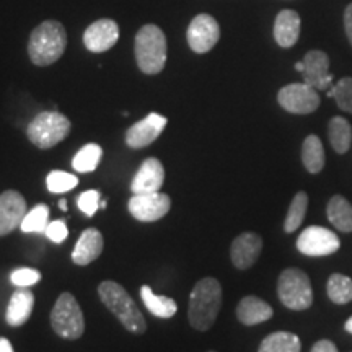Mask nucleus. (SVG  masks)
<instances>
[{"label":"nucleus","instance_id":"1","mask_svg":"<svg viewBox=\"0 0 352 352\" xmlns=\"http://www.w3.org/2000/svg\"><path fill=\"white\" fill-rule=\"evenodd\" d=\"M222 307V285L214 277H204L192 289L189 297L188 318L197 331H208L217 320Z\"/></svg>","mask_w":352,"mask_h":352},{"label":"nucleus","instance_id":"2","mask_svg":"<svg viewBox=\"0 0 352 352\" xmlns=\"http://www.w3.org/2000/svg\"><path fill=\"white\" fill-rule=\"evenodd\" d=\"M67 47V33L63 23L46 20L32 32L28 41V56L34 65L46 67L63 57Z\"/></svg>","mask_w":352,"mask_h":352},{"label":"nucleus","instance_id":"3","mask_svg":"<svg viewBox=\"0 0 352 352\" xmlns=\"http://www.w3.org/2000/svg\"><path fill=\"white\" fill-rule=\"evenodd\" d=\"M98 294L104 307L116 315V318L121 321V324L127 331L134 334H144L147 329L144 315L140 314L139 307L132 300V297L126 292V289L121 284L113 283V280H104L100 284Z\"/></svg>","mask_w":352,"mask_h":352},{"label":"nucleus","instance_id":"4","mask_svg":"<svg viewBox=\"0 0 352 352\" xmlns=\"http://www.w3.org/2000/svg\"><path fill=\"white\" fill-rule=\"evenodd\" d=\"M135 60L139 69L148 76H155L166 64V38L157 25H145L135 34Z\"/></svg>","mask_w":352,"mask_h":352},{"label":"nucleus","instance_id":"5","mask_svg":"<svg viewBox=\"0 0 352 352\" xmlns=\"http://www.w3.org/2000/svg\"><path fill=\"white\" fill-rule=\"evenodd\" d=\"M70 121L59 111H43L33 118L26 134L38 148H51L60 144L70 132Z\"/></svg>","mask_w":352,"mask_h":352},{"label":"nucleus","instance_id":"6","mask_svg":"<svg viewBox=\"0 0 352 352\" xmlns=\"http://www.w3.org/2000/svg\"><path fill=\"white\" fill-rule=\"evenodd\" d=\"M277 296L290 310L302 311L311 307L314 303V289L308 276L296 267H289L280 272L277 280Z\"/></svg>","mask_w":352,"mask_h":352},{"label":"nucleus","instance_id":"7","mask_svg":"<svg viewBox=\"0 0 352 352\" xmlns=\"http://www.w3.org/2000/svg\"><path fill=\"white\" fill-rule=\"evenodd\" d=\"M51 324L56 334L64 340H78L85 331L82 308L72 294L64 292L51 311Z\"/></svg>","mask_w":352,"mask_h":352},{"label":"nucleus","instance_id":"8","mask_svg":"<svg viewBox=\"0 0 352 352\" xmlns=\"http://www.w3.org/2000/svg\"><path fill=\"white\" fill-rule=\"evenodd\" d=\"M277 101L285 111L292 114H310L320 107L318 90L303 83H290L280 88L277 94Z\"/></svg>","mask_w":352,"mask_h":352},{"label":"nucleus","instance_id":"9","mask_svg":"<svg viewBox=\"0 0 352 352\" xmlns=\"http://www.w3.org/2000/svg\"><path fill=\"white\" fill-rule=\"evenodd\" d=\"M338 235L324 227L311 226L303 230L297 239V250L307 256H328L340 250Z\"/></svg>","mask_w":352,"mask_h":352},{"label":"nucleus","instance_id":"10","mask_svg":"<svg viewBox=\"0 0 352 352\" xmlns=\"http://www.w3.org/2000/svg\"><path fill=\"white\" fill-rule=\"evenodd\" d=\"M186 39L189 47L196 54L209 52L220 39V26L217 20L208 13H201V15L195 16L188 26Z\"/></svg>","mask_w":352,"mask_h":352},{"label":"nucleus","instance_id":"11","mask_svg":"<svg viewBox=\"0 0 352 352\" xmlns=\"http://www.w3.org/2000/svg\"><path fill=\"white\" fill-rule=\"evenodd\" d=\"M129 212L139 222H157L168 214L171 208V199L168 195L158 192H145V195H134L129 199Z\"/></svg>","mask_w":352,"mask_h":352},{"label":"nucleus","instance_id":"12","mask_svg":"<svg viewBox=\"0 0 352 352\" xmlns=\"http://www.w3.org/2000/svg\"><path fill=\"white\" fill-rule=\"evenodd\" d=\"M303 82L318 91H328L333 85L329 57L323 51H308L303 57Z\"/></svg>","mask_w":352,"mask_h":352},{"label":"nucleus","instance_id":"13","mask_svg":"<svg viewBox=\"0 0 352 352\" xmlns=\"http://www.w3.org/2000/svg\"><path fill=\"white\" fill-rule=\"evenodd\" d=\"M166 122H168V120L165 116H162V114H147L142 121L135 122V124H132L126 131V144L131 148L147 147V145L155 142L160 138V134L166 127Z\"/></svg>","mask_w":352,"mask_h":352},{"label":"nucleus","instance_id":"14","mask_svg":"<svg viewBox=\"0 0 352 352\" xmlns=\"http://www.w3.org/2000/svg\"><path fill=\"white\" fill-rule=\"evenodd\" d=\"M120 39V26L114 20L101 19L91 23L83 33V44L90 52H107Z\"/></svg>","mask_w":352,"mask_h":352},{"label":"nucleus","instance_id":"15","mask_svg":"<svg viewBox=\"0 0 352 352\" xmlns=\"http://www.w3.org/2000/svg\"><path fill=\"white\" fill-rule=\"evenodd\" d=\"M26 215V201L19 191L0 195V236H6L21 226Z\"/></svg>","mask_w":352,"mask_h":352},{"label":"nucleus","instance_id":"16","mask_svg":"<svg viewBox=\"0 0 352 352\" xmlns=\"http://www.w3.org/2000/svg\"><path fill=\"white\" fill-rule=\"evenodd\" d=\"M165 168L158 158L152 157L144 160L138 173L131 182L132 195H145V192H158L164 186Z\"/></svg>","mask_w":352,"mask_h":352},{"label":"nucleus","instance_id":"17","mask_svg":"<svg viewBox=\"0 0 352 352\" xmlns=\"http://www.w3.org/2000/svg\"><path fill=\"white\" fill-rule=\"evenodd\" d=\"M263 250V239L258 233H241L233 240L230 248L232 263L239 270H250L258 261Z\"/></svg>","mask_w":352,"mask_h":352},{"label":"nucleus","instance_id":"18","mask_svg":"<svg viewBox=\"0 0 352 352\" xmlns=\"http://www.w3.org/2000/svg\"><path fill=\"white\" fill-rule=\"evenodd\" d=\"M103 252V235L96 228H87L78 239L76 248L72 252L74 263L78 266H87L91 261H95Z\"/></svg>","mask_w":352,"mask_h":352},{"label":"nucleus","instance_id":"19","mask_svg":"<svg viewBox=\"0 0 352 352\" xmlns=\"http://www.w3.org/2000/svg\"><path fill=\"white\" fill-rule=\"evenodd\" d=\"M272 307L266 303L263 298L248 296L241 298L239 307H236V318L240 323L246 324V327H253V324L264 323V321L272 318Z\"/></svg>","mask_w":352,"mask_h":352},{"label":"nucleus","instance_id":"20","mask_svg":"<svg viewBox=\"0 0 352 352\" xmlns=\"http://www.w3.org/2000/svg\"><path fill=\"white\" fill-rule=\"evenodd\" d=\"M300 16L294 10H283L274 21V39L280 47H292L300 36Z\"/></svg>","mask_w":352,"mask_h":352},{"label":"nucleus","instance_id":"21","mask_svg":"<svg viewBox=\"0 0 352 352\" xmlns=\"http://www.w3.org/2000/svg\"><path fill=\"white\" fill-rule=\"evenodd\" d=\"M33 307L34 296L32 290H28L26 287H20V290H15L7 307V323L13 328L25 324L30 320V316H32Z\"/></svg>","mask_w":352,"mask_h":352},{"label":"nucleus","instance_id":"22","mask_svg":"<svg viewBox=\"0 0 352 352\" xmlns=\"http://www.w3.org/2000/svg\"><path fill=\"white\" fill-rule=\"evenodd\" d=\"M302 162L305 165L308 173L316 175L324 168V162H327V155H324L323 144L318 135L311 134L303 140L302 145Z\"/></svg>","mask_w":352,"mask_h":352},{"label":"nucleus","instance_id":"23","mask_svg":"<svg viewBox=\"0 0 352 352\" xmlns=\"http://www.w3.org/2000/svg\"><path fill=\"white\" fill-rule=\"evenodd\" d=\"M329 222L340 232H352V206L344 196H333L328 202L327 209Z\"/></svg>","mask_w":352,"mask_h":352},{"label":"nucleus","instance_id":"24","mask_svg":"<svg viewBox=\"0 0 352 352\" xmlns=\"http://www.w3.org/2000/svg\"><path fill=\"white\" fill-rule=\"evenodd\" d=\"M140 297H142V302L145 303V307H147V310L158 316V318H171V316L176 314V310H178L173 298L157 296L148 285H142V289H140Z\"/></svg>","mask_w":352,"mask_h":352},{"label":"nucleus","instance_id":"25","mask_svg":"<svg viewBox=\"0 0 352 352\" xmlns=\"http://www.w3.org/2000/svg\"><path fill=\"white\" fill-rule=\"evenodd\" d=\"M302 342L297 334L289 331H277L264 338L258 352H300Z\"/></svg>","mask_w":352,"mask_h":352},{"label":"nucleus","instance_id":"26","mask_svg":"<svg viewBox=\"0 0 352 352\" xmlns=\"http://www.w3.org/2000/svg\"><path fill=\"white\" fill-rule=\"evenodd\" d=\"M328 138L331 142L334 152L346 153L351 147L352 140V127L344 118H333L328 124Z\"/></svg>","mask_w":352,"mask_h":352},{"label":"nucleus","instance_id":"27","mask_svg":"<svg viewBox=\"0 0 352 352\" xmlns=\"http://www.w3.org/2000/svg\"><path fill=\"white\" fill-rule=\"evenodd\" d=\"M101 157H103V151H101L98 144L83 145L72 160L74 170L78 171V173H90V171L96 170Z\"/></svg>","mask_w":352,"mask_h":352},{"label":"nucleus","instance_id":"28","mask_svg":"<svg viewBox=\"0 0 352 352\" xmlns=\"http://www.w3.org/2000/svg\"><path fill=\"white\" fill-rule=\"evenodd\" d=\"M327 292L329 300L344 305L352 300V279L344 274H331L328 279Z\"/></svg>","mask_w":352,"mask_h":352},{"label":"nucleus","instance_id":"29","mask_svg":"<svg viewBox=\"0 0 352 352\" xmlns=\"http://www.w3.org/2000/svg\"><path fill=\"white\" fill-rule=\"evenodd\" d=\"M307 208H308V196L307 192H297L294 196L292 202H290L289 210H287V217H285L284 222V230L287 233L296 232L298 227L302 226L303 219H305L307 214Z\"/></svg>","mask_w":352,"mask_h":352},{"label":"nucleus","instance_id":"30","mask_svg":"<svg viewBox=\"0 0 352 352\" xmlns=\"http://www.w3.org/2000/svg\"><path fill=\"white\" fill-rule=\"evenodd\" d=\"M50 226V208L46 204H38L26 212L21 222V232L25 233H44Z\"/></svg>","mask_w":352,"mask_h":352},{"label":"nucleus","instance_id":"31","mask_svg":"<svg viewBox=\"0 0 352 352\" xmlns=\"http://www.w3.org/2000/svg\"><path fill=\"white\" fill-rule=\"evenodd\" d=\"M78 184V178L76 175L67 173V171L63 170H54L47 175L46 178V186L51 192L54 195H63V192H67L70 189H74Z\"/></svg>","mask_w":352,"mask_h":352},{"label":"nucleus","instance_id":"32","mask_svg":"<svg viewBox=\"0 0 352 352\" xmlns=\"http://www.w3.org/2000/svg\"><path fill=\"white\" fill-rule=\"evenodd\" d=\"M328 96L334 98L342 111L352 114V77L341 78L336 85L329 88Z\"/></svg>","mask_w":352,"mask_h":352},{"label":"nucleus","instance_id":"33","mask_svg":"<svg viewBox=\"0 0 352 352\" xmlns=\"http://www.w3.org/2000/svg\"><path fill=\"white\" fill-rule=\"evenodd\" d=\"M10 280L16 287H32L41 280V272L32 267H20L10 274Z\"/></svg>","mask_w":352,"mask_h":352},{"label":"nucleus","instance_id":"34","mask_svg":"<svg viewBox=\"0 0 352 352\" xmlns=\"http://www.w3.org/2000/svg\"><path fill=\"white\" fill-rule=\"evenodd\" d=\"M100 192L96 191V189H90V191L82 192V195L78 196L77 206L87 217H94L95 212L100 208Z\"/></svg>","mask_w":352,"mask_h":352},{"label":"nucleus","instance_id":"35","mask_svg":"<svg viewBox=\"0 0 352 352\" xmlns=\"http://www.w3.org/2000/svg\"><path fill=\"white\" fill-rule=\"evenodd\" d=\"M44 233H46L47 239L54 241V243H63V241H65V239H67L69 230L64 220H54V222H50V226H47L46 232Z\"/></svg>","mask_w":352,"mask_h":352},{"label":"nucleus","instance_id":"36","mask_svg":"<svg viewBox=\"0 0 352 352\" xmlns=\"http://www.w3.org/2000/svg\"><path fill=\"white\" fill-rule=\"evenodd\" d=\"M310 352H340V351H338V347L334 346L333 341L321 340L318 342H315Z\"/></svg>","mask_w":352,"mask_h":352},{"label":"nucleus","instance_id":"37","mask_svg":"<svg viewBox=\"0 0 352 352\" xmlns=\"http://www.w3.org/2000/svg\"><path fill=\"white\" fill-rule=\"evenodd\" d=\"M344 28H346L347 38H349V41L352 44V3L351 6H347L344 12Z\"/></svg>","mask_w":352,"mask_h":352},{"label":"nucleus","instance_id":"38","mask_svg":"<svg viewBox=\"0 0 352 352\" xmlns=\"http://www.w3.org/2000/svg\"><path fill=\"white\" fill-rule=\"evenodd\" d=\"M0 352H13L12 342L7 338H0Z\"/></svg>","mask_w":352,"mask_h":352},{"label":"nucleus","instance_id":"39","mask_svg":"<svg viewBox=\"0 0 352 352\" xmlns=\"http://www.w3.org/2000/svg\"><path fill=\"white\" fill-rule=\"evenodd\" d=\"M344 329H346L347 333H351V334H352V316H351L349 320L346 321V324H344Z\"/></svg>","mask_w":352,"mask_h":352},{"label":"nucleus","instance_id":"40","mask_svg":"<svg viewBox=\"0 0 352 352\" xmlns=\"http://www.w3.org/2000/svg\"><path fill=\"white\" fill-rule=\"evenodd\" d=\"M59 208H60V209H63V210H64V212H65V210H67V201H65V199H63V201H60V202H59Z\"/></svg>","mask_w":352,"mask_h":352},{"label":"nucleus","instance_id":"41","mask_svg":"<svg viewBox=\"0 0 352 352\" xmlns=\"http://www.w3.org/2000/svg\"><path fill=\"white\" fill-rule=\"evenodd\" d=\"M296 69L298 70V72H303V60H302V63L296 64Z\"/></svg>","mask_w":352,"mask_h":352},{"label":"nucleus","instance_id":"42","mask_svg":"<svg viewBox=\"0 0 352 352\" xmlns=\"http://www.w3.org/2000/svg\"><path fill=\"white\" fill-rule=\"evenodd\" d=\"M107 206H108L107 199H101V202H100V208H101V209H107Z\"/></svg>","mask_w":352,"mask_h":352},{"label":"nucleus","instance_id":"43","mask_svg":"<svg viewBox=\"0 0 352 352\" xmlns=\"http://www.w3.org/2000/svg\"><path fill=\"white\" fill-rule=\"evenodd\" d=\"M209 352H215V351H209Z\"/></svg>","mask_w":352,"mask_h":352}]
</instances>
